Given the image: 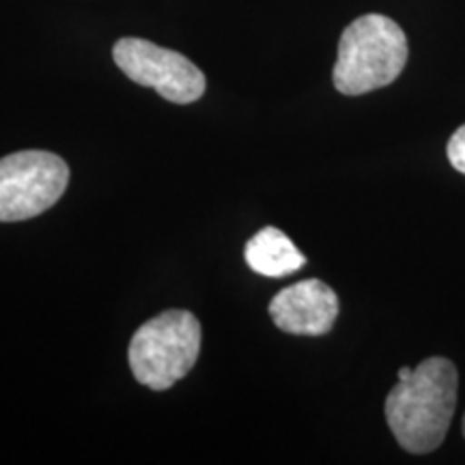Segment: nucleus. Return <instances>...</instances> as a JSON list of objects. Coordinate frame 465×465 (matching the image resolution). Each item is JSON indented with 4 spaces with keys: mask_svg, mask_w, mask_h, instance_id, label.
<instances>
[{
    "mask_svg": "<svg viewBox=\"0 0 465 465\" xmlns=\"http://www.w3.org/2000/svg\"><path fill=\"white\" fill-rule=\"evenodd\" d=\"M459 373L449 358H427L399 380L386 399L388 427L401 449L433 452L444 441L457 410Z\"/></svg>",
    "mask_w": 465,
    "mask_h": 465,
    "instance_id": "1",
    "label": "nucleus"
},
{
    "mask_svg": "<svg viewBox=\"0 0 465 465\" xmlns=\"http://www.w3.org/2000/svg\"><path fill=\"white\" fill-rule=\"evenodd\" d=\"M407 37L397 22L380 14L353 20L341 35L332 80L342 95H364L392 84L405 69Z\"/></svg>",
    "mask_w": 465,
    "mask_h": 465,
    "instance_id": "2",
    "label": "nucleus"
},
{
    "mask_svg": "<svg viewBox=\"0 0 465 465\" xmlns=\"http://www.w3.org/2000/svg\"><path fill=\"white\" fill-rule=\"evenodd\" d=\"M201 353V323L190 311H166L136 330L130 366L138 383L168 391L190 373Z\"/></svg>",
    "mask_w": 465,
    "mask_h": 465,
    "instance_id": "3",
    "label": "nucleus"
},
{
    "mask_svg": "<svg viewBox=\"0 0 465 465\" xmlns=\"http://www.w3.org/2000/svg\"><path fill=\"white\" fill-rule=\"evenodd\" d=\"M69 183V166L56 153L17 151L0 160V223H20L48 212Z\"/></svg>",
    "mask_w": 465,
    "mask_h": 465,
    "instance_id": "4",
    "label": "nucleus"
},
{
    "mask_svg": "<svg viewBox=\"0 0 465 465\" xmlns=\"http://www.w3.org/2000/svg\"><path fill=\"white\" fill-rule=\"evenodd\" d=\"M113 56L132 83L158 91V95L173 104H192L205 93V75L190 58L147 39H119Z\"/></svg>",
    "mask_w": 465,
    "mask_h": 465,
    "instance_id": "5",
    "label": "nucleus"
},
{
    "mask_svg": "<svg viewBox=\"0 0 465 465\" xmlns=\"http://www.w3.org/2000/svg\"><path fill=\"white\" fill-rule=\"evenodd\" d=\"M339 295L330 284L317 278L291 284L270 302V315L276 328L298 336L328 334L339 317Z\"/></svg>",
    "mask_w": 465,
    "mask_h": 465,
    "instance_id": "6",
    "label": "nucleus"
},
{
    "mask_svg": "<svg viewBox=\"0 0 465 465\" xmlns=\"http://www.w3.org/2000/svg\"><path fill=\"white\" fill-rule=\"evenodd\" d=\"M243 254L252 272L267 278L289 276L306 263V257L295 248V243L274 226H265L252 240H248Z\"/></svg>",
    "mask_w": 465,
    "mask_h": 465,
    "instance_id": "7",
    "label": "nucleus"
},
{
    "mask_svg": "<svg viewBox=\"0 0 465 465\" xmlns=\"http://www.w3.org/2000/svg\"><path fill=\"white\" fill-rule=\"evenodd\" d=\"M446 153H449L452 168H457L459 173L465 174V125H461L455 134H452L449 147H446Z\"/></svg>",
    "mask_w": 465,
    "mask_h": 465,
    "instance_id": "8",
    "label": "nucleus"
},
{
    "mask_svg": "<svg viewBox=\"0 0 465 465\" xmlns=\"http://www.w3.org/2000/svg\"><path fill=\"white\" fill-rule=\"evenodd\" d=\"M410 375H411V369H407V366H403V369L399 371V380H407Z\"/></svg>",
    "mask_w": 465,
    "mask_h": 465,
    "instance_id": "9",
    "label": "nucleus"
},
{
    "mask_svg": "<svg viewBox=\"0 0 465 465\" xmlns=\"http://www.w3.org/2000/svg\"><path fill=\"white\" fill-rule=\"evenodd\" d=\"M463 438H465V416H463Z\"/></svg>",
    "mask_w": 465,
    "mask_h": 465,
    "instance_id": "10",
    "label": "nucleus"
}]
</instances>
